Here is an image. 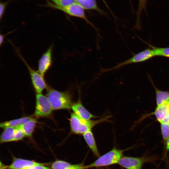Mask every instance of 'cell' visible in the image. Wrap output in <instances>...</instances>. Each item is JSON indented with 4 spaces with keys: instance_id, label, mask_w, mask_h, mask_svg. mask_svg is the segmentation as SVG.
I'll use <instances>...</instances> for the list:
<instances>
[{
    "instance_id": "31",
    "label": "cell",
    "mask_w": 169,
    "mask_h": 169,
    "mask_svg": "<svg viewBox=\"0 0 169 169\" xmlns=\"http://www.w3.org/2000/svg\"><path fill=\"white\" fill-rule=\"evenodd\" d=\"M167 103V104H168V105H169V99L168 100Z\"/></svg>"
},
{
    "instance_id": "19",
    "label": "cell",
    "mask_w": 169,
    "mask_h": 169,
    "mask_svg": "<svg viewBox=\"0 0 169 169\" xmlns=\"http://www.w3.org/2000/svg\"><path fill=\"white\" fill-rule=\"evenodd\" d=\"M79 164L73 165L62 160H57L51 165V169H73L77 167Z\"/></svg>"
},
{
    "instance_id": "25",
    "label": "cell",
    "mask_w": 169,
    "mask_h": 169,
    "mask_svg": "<svg viewBox=\"0 0 169 169\" xmlns=\"http://www.w3.org/2000/svg\"><path fill=\"white\" fill-rule=\"evenodd\" d=\"M45 163H42L40 164L34 165L27 169H51V168L45 166Z\"/></svg>"
},
{
    "instance_id": "28",
    "label": "cell",
    "mask_w": 169,
    "mask_h": 169,
    "mask_svg": "<svg viewBox=\"0 0 169 169\" xmlns=\"http://www.w3.org/2000/svg\"><path fill=\"white\" fill-rule=\"evenodd\" d=\"M7 35V34L3 35L1 34H0V45L1 46V45L3 44V41H4V38L5 36Z\"/></svg>"
},
{
    "instance_id": "27",
    "label": "cell",
    "mask_w": 169,
    "mask_h": 169,
    "mask_svg": "<svg viewBox=\"0 0 169 169\" xmlns=\"http://www.w3.org/2000/svg\"><path fill=\"white\" fill-rule=\"evenodd\" d=\"M161 123H166L169 124V112L165 118Z\"/></svg>"
},
{
    "instance_id": "18",
    "label": "cell",
    "mask_w": 169,
    "mask_h": 169,
    "mask_svg": "<svg viewBox=\"0 0 169 169\" xmlns=\"http://www.w3.org/2000/svg\"><path fill=\"white\" fill-rule=\"evenodd\" d=\"M75 2L84 9L95 10L103 13L98 8L96 0H75Z\"/></svg>"
},
{
    "instance_id": "24",
    "label": "cell",
    "mask_w": 169,
    "mask_h": 169,
    "mask_svg": "<svg viewBox=\"0 0 169 169\" xmlns=\"http://www.w3.org/2000/svg\"><path fill=\"white\" fill-rule=\"evenodd\" d=\"M25 137V136L20 128L19 127H16L14 141L21 140Z\"/></svg>"
},
{
    "instance_id": "11",
    "label": "cell",
    "mask_w": 169,
    "mask_h": 169,
    "mask_svg": "<svg viewBox=\"0 0 169 169\" xmlns=\"http://www.w3.org/2000/svg\"><path fill=\"white\" fill-rule=\"evenodd\" d=\"M41 163L33 161L15 158L11 164L4 167L8 169H27L34 165Z\"/></svg>"
},
{
    "instance_id": "15",
    "label": "cell",
    "mask_w": 169,
    "mask_h": 169,
    "mask_svg": "<svg viewBox=\"0 0 169 169\" xmlns=\"http://www.w3.org/2000/svg\"><path fill=\"white\" fill-rule=\"evenodd\" d=\"M16 128L8 127L4 128L0 135V143L14 141Z\"/></svg>"
},
{
    "instance_id": "17",
    "label": "cell",
    "mask_w": 169,
    "mask_h": 169,
    "mask_svg": "<svg viewBox=\"0 0 169 169\" xmlns=\"http://www.w3.org/2000/svg\"><path fill=\"white\" fill-rule=\"evenodd\" d=\"M156 93V101L157 106L161 105L167 103L169 99V91H164L157 89L152 82Z\"/></svg>"
},
{
    "instance_id": "4",
    "label": "cell",
    "mask_w": 169,
    "mask_h": 169,
    "mask_svg": "<svg viewBox=\"0 0 169 169\" xmlns=\"http://www.w3.org/2000/svg\"><path fill=\"white\" fill-rule=\"evenodd\" d=\"M124 150L117 149L115 147L110 151L104 154L95 161L84 166L86 169L94 167H99L118 163L123 156Z\"/></svg>"
},
{
    "instance_id": "10",
    "label": "cell",
    "mask_w": 169,
    "mask_h": 169,
    "mask_svg": "<svg viewBox=\"0 0 169 169\" xmlns=\"http://www.w3.org/2000/svg\"><path fill=\"white\" fill-rule=\"evenodd\" d=\"M71 109L73 113L84 119L91 120L99 117L93 115L87 110L83 105L80 98L76 102L73 103Z\"/></svg>"
},
{
    "instance_id": "12",
    "label": "cell",
    "mask_w": 169,
    "mask_h": 169,
    "mask_svg": "<svg viewBox=\"0 0 169 169\" xmlns=\"http://www.w3.org/2000/svg\"><path fill=\"white\" fill-rule=\"evenodd\" d=\"M169 112V105L167 103L157 106L155 111L151 113L146 115V116L143 117L144 119L148 116L154 115L156 117L157 121L161 123L166 116Z\"/></svg>"
},
{
    "instance_id": "1",
    "label": "cell",
    "mask_w": 169,
    "mask_h": 169,
    "mask_svg": "<svg viewBox=\"0 0 169 169\" xmlns=\"http://www.w3.org/2000/svg\"><path fill=\"white\" fill-rule=\"evenodd\" d=\"M110 115L97 120H86L83 119L73 112L70 114L69 119L70 131L71 134L83 135L91 131L95 125L104 122H110Z\"/></svg>"
},
{
    "instance_id": "8",
    "label": "cell",
    "mask_w": 169,
    "mask_h": 169,
    "mask_svg": "<svg viewBox=\"0 0 169 169\" xmlns=\"http://www.w3.org/2000/svg\"><path fill=\"white\" fill-rule=\"evenodd\" d=\"M53 48V45L51 44L43 54L38 61L37 71L44 76L52 64Z\"/></svg>"
},
{
    "instance_id": "23",
    "label": "cell",
    "mask_w": 169,
    "mask_h": 169,
    "mask_svg": "<svg viewBox=\"0 0 169 169\" xmlns=\"http://www.w3.org/2000/svg\"><path fill=\"white\" fill-rule=\"evenodd\" d=\"M54 4L60 6H65L75 2V0H48Z\"/></svg>"
},
{
    "instance_id": "22",
    "label": "cell",
    "mask_w": 169,
    "mask_h": 169,
    "mask_svg": "<svg viewBox=\"0 0 169 169\" xmlns=\"http://www.w3.org/2000/svg\"><path fill=\"white\" fill-rule=\"evenodd\" d=\"M161 132L163 140L166 141L169 137V124L164 123H160Z\"/></svg>"
},
{
    "instance_id": "26",
    "label": "cell",
    "mask_w": 169,
    "mask_h": 169,
    "mask_svg": "<svg viewBox=\"0 0 169 169\" xmlns=\"http://www.w3.org/2000/svg\"><path fill=\"white\" fill-rule=\"evenodd\" d=\"M7 3L6 2L1 3L0 4V18L1 20L4 14L5 8Z\"/></svg>"
},
{
    "instance_id": "6",
    "label": "cell",
    "mask_w": 169,
    "mask_h": 169,
    "mask_svg": "<svg viewBox=\"0 0 169 169\" xmlns=\"http://www.w3.org/2000/svg\"><path fill=\"white\" fill-rule=\"evenodd\" d=\"M155 56V53L153 49H147L136 54L128 59L118 64L115 66L110 68L102 69L100 72L103 73L118 69L129 64L144 62Z\"/></svg>"
},
{
    "instance_id": "13",
    "label": "cell",
    "mask_w": 169,
    "mask_h": 169,
    "mask_svg": "<svg viewBox=\"0 0 169 169\" xmlns=\"http://www.w3.org/2000/svg\"><path fill=\"white\" fill-rule=\"evenodd\" d=\"M83 136L85 141L94 155L97 157H100V154L92 131L85 133Z\"/></svg>"
},
{
    "instance_id": "30",
    "label": "cell",
    "mask_w": 169,
    "mask_h": 169,
    "mask_svg": "<svg viewBox=\"0 0 169 169\" xmlns=\"http://www.w3.org/2000/svg\"><path fill=\"white\" fill-rule=\"evenodd\" d=\"M166 150L169 151V137L166 141Z\"/></svg>"
},
{
    "instance_id": "14",
    "label": "cell",
    "mask_w": 169,
    "mask_h": 169,
    "mask_svg": "<svg viewBox=\"0 0 169 169\" xmlns=\"http://www.w3.org/2000/svg\"><path fill=\"white\" fill-rule=\"evenodd\" d=\"M33 118L32 116H26L5 121L0 123V126L3 129L8 127H19Z\"/></svg>"
},
{
    "instance_id": "29",
    "label": "cell",
    "mask_w": 169,
    "mask_h": 169,
    "mask_svg": "<svg viewBox=\"0 0 169 169\" xmlns=\"http://www.w3.org/2000/svg\"><path fill=\"white\" fill-rule=\"evenodd\" d=\"M73 169H86L84 166L81 164H79L78 166L76 168Z\"/></svg>"
},
{
    "instance_id": "21",
    "label": "cell",
    "mask_w": 169,
    "mask_h": 169,
    "mask_svg": "<svg viewBox=\"0 0 169 169\" xmlns=\"http://www.w3.org/2000/svg\"><path fill=\"white\" fill-rule=\"evenodd\" d=\"M146 0H139L138 7L137 13V21L136 27L137 28L140 25V16L142 11L145 9Z\"/></svg>"
},
{
    "instance_id": "7",
    "label": "cell",
    "mask_w": 169,
    "mask_h": 169,
    "mask_svg": "<svg viewBox=\"0 0 169 169\" xmlns=\"http://www.w3.org/2000/svg\"><path fill=\"white\" fill-rule=\"evenodd\" d=\"M34 116L36 118L50 117L53 110L46 96L42 93H36Z\"/></svg>"
},
{
    "instance_id": "9",
    "label": "cell",
    "mask_w": 169,
    "mask_h": 169,
    "mask_svg": "<svg viewBox=\"0 0 169 169\" xmlns=\"http://www.w3.org/2000/svg\"><path fill=\"white\" fill-rule=\"evenodd\" d=\"M144 161L143 158L123 156L118 164L127 169H141Z\"/></svg>"
},
{
    "instance_id": "5",
    "label": "cell",
    "mask_w": 169,
    "mask_h": 169,
    "mask_svg": "<svg viewBox=\"0 0 169 169\" xmlns=\"http://www.w3.org/2000/svg\"><path fill=\"white\" fill-rule=\"evenodd\" d=\"M12 45H13L12 43ZM19 57L24 62L28 71L31 82L34 89L36 93H42L45 89H47V85L44 79V76L41 74L37 70L32 68L22 56L19 49L13 45Z\"/></svg>"
},
{
    "instance_id": "20",
    "label": "cell",
    "mask_w": 169,
    "mask_h": 169,
    "mask_svg": "<svg viewBox=\"0 0 169 169\" xmlns=\"http://www.w3.org/2000/svg\"><path fill=\"white\" fill-rule=\"evenodd\" d=\"M154 51L156 56L169 58V47L160 48L155 47L148 44Z\"/></svg>"
},
{
    "instance_id": "2",
    "label": "cell",
    "mask_w": 169,
    "mask_h": 169,
    "mask_svg": "<svg viewBox=\"0 0 169 169\" xmlns=\"http://www.w3.org/2000/svg\"><path fill=\"white\" fill-rule=\"evenodd\" d=\"M46 96L53 110H70L74 103L69 92L59 91L49 86Z\"/></svg>"
},
{
    "instance_id": "16",
    "label": "cell",
    "mask_w": 169,
    "mask_h": 169,
    "mask_svg": "<svg viewBox=\"0 0 169 169\" xmlns=\"http://www.w3.org/2000/svg\"><path fill=\"white\" fill-rule=\"evenodd\" d=\"M37 123V121L36 119L33 118L19 127L23 132L25 136L31 138Z\"/></svg>"
},
{
    "instance_id": "3",
    "label": "cell",
    "mask_w": 169,
    "mask_h": 169,
    "mask_svg": "<svg viewBox=\"0 0 169 169\" xmlns=\"http://www.w3.org/2000/svg\"><path fill=\"white\" fill-rule=\"evenodd\" d=\"M46 1L45 6L61 11L70 16L81 18L97 30L96 27L87 18L84 9L76 2L67 6H60L54 4L48 0Z\"/></svg>"
},
{
    "instance_id": "32",
    "label": "cell",
    "mask_w": 169,
    "mask_h": 169,
    "mask_svg": "<svg viewBox=\"0 0 169 169\" xmlns=\"http://www.w3.org/2000/svg\"><path fill=\"white\" fill-rule=\"evenodd\" d=\"M103 1L105 2V1L104 0H103Z\"/></svg>"
}]
</instances>
